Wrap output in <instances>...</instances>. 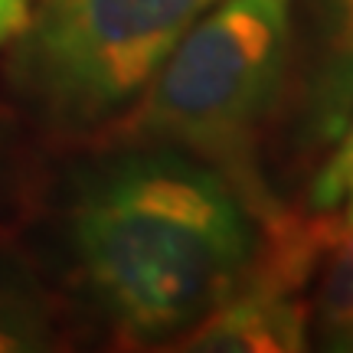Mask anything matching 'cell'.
Segmentation results:
<instances>
[{"instance_id":"cell-5","label":"cell","mask_w":353,"mask_h":353,"mask_svg":"<svg viewBox=\"0 0 353 353\" xmlns=\"http://www.w3.org/2000/svg\"><path fill=\"white\" fill-rule=\"evenodd\" d=\"M304 95V138L337 141L353 118V0H327Z\"/></svg>"},{"instance_id":"cell-6","label":"cell","mask_w":353,"mask_h":353,"mask_svg":"<svg viewBox=\"0 0 353 353\" xmlns=\"http://www.w3.org/2000/svg\"><path fill=\"white\" fill-rule=\"evenodd\" d=\"M59 347V307L52 291L20 255L0 249V353Z\"/></svg>"},{"instance_id":"cell-8","label":"cell","mask_w":353,"mask_h":353,"mask_svg":"<svg viewBox=\"0 0 353 353\" xmlns=\"http://www.w3.org/2000/svg\"><path fill=\"white\" fill-rule=\"evenodd\" d=\"M337 141H341V148L334 151V157L321 167V174H317L314 183H311V210H314V213H330V210L343 200L347 170H350V164H353V118Z\"/></svg>"},{"instance_id":"cell-2","label":"cell","mask_w":353,"mask_h":353,"mask_svg":"<svg viewBox=\"0 0 353 353\" xmlns=\"http://www.w3.org/2000/svg\"><path fill=\"white\" fill-rule=\"evenodd\" d=\"M291 0H216L190 26L121 128L213 164L265 226L285 210L259 174V134L285 88Z\"/></svg>"},{"instance_id":"cell-9","label":"cell","mask_w":353,"mask_h":353,"mask_svg":"<svg viewBox=\"0 0 353 353\" xmlns=\"http://www.w3.org/2000/svg\"><path fill=\"white\" fill-rule=\"evenodd\" d=\"M30 3L33 0H0V50H7L10 39L17 37V30L23 26Z\"/></svg>"},{"instance_id":"cell-4","label":"cell","mask_w":353,"mask_h":353,"mask_svg":"<svg viewBox=\"0 0 353 353\" xmlns=\"http://www.w3.org/2000/svg\"><path fill=\"white\" fill-rule=\"evenodd\" d=\"M294 285L249 268L239 288L180 337V350L200 353H288L307 347V311Z\"/></svg>"},{"instance_id":"cell-1","label":"cell","mask_w":353,"mask_h":353,"mask_svg":"<svg viewBox=\"0 0 353 353\" xmlns=\"http://www.w3.org/2000/svg\"><path fill=\"white\" fill-rule=\"evenodd\" d=\"M59 242L76 291L128 343L196 327L249 275L255 213L213 164L138 141L69 176Z\"/></svg>"},{"instance_id":"cell-7","label":"cell","mask_w":353,"mask_h":353,"mask_svg":"<svg viewBox=\"0 0 353 353\" xmlns=\"http://www.w3.org/2000/svg\"><path fill=\"white\" fill-rule=\"evenodd\" d=\"M317 327L327 347L353 350V229L330 239V255L317 285Z\"/></svg>"},{"instance_id":"cell-10","label":"cell","mask_w":353,"mask_h":353,"mask_svg":"<svg viewBox=\"0 0 353 353\" xmlns=\"http://www.w3.org/2000/svg\"><path fill=\"white\" fill-rule=\"evenodd\" d=\"M10 176H13V164H10V144H7V134H3V128H0V206L7 203L10 196Z\"/></svg>"},{"instance_id":"cell-11","label":"cell","mask_w":353,"mask_h":353,"mask_svg":"<svg viewBox=\"0 0 353 353\" xmlns=\"http://www.w3.org/2000/svg\"><path fill=\"white\" fill-rule=\"evenodd\" d=\"M343 200H347L343 229H353V164H350V170H347V183H343Z\"/></svg>"},{"instance_id":"cell-3","label":"cell","mask_w":353,"mask_h":353,"mask_svg":"<svg viewBox=\"0 0 353 353\" xmlns=\"http://www.w3.org/2000/svg\"><path fill=\"white\" fill-rule=\"evenodd\" d=\"M216 0H33L7 46V85L52 134L121 125Z\"/></svg>"}]
</instances>
